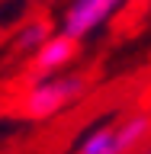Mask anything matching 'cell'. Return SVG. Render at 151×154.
Instances as JSON below:
<instances>
[{"label": "cell", "mask_w": 151, "mask_h": 154, "mask_svg": "<svg viewBox=\"0 0 151 154\" xmlns=\"http://www.w3.org/2000/svg\"><path fill=\"white\" fill-rule=\"evenodd\" d=\"M135 154H151V144H145L142 151H135Z\"/></svg>", "instance_id": "obj_6"}, {"label": "cell", "mask_w": 151, "mask_h": 154, "mask_svg": "<svg viewBox=\"0 0 151 154\" xmlns=\"http://www.w3.org/2000/svg\"><path fill=\"white\" fill-rule=\"evenodd\" d=\"M151 135V116L132 112L122 122H106L87 132L77 144V154H135Z\"/></svg>", "instance_id": "obj_2"}, {"label": "cell", "mask_w": 151, "mask_h": 154, "mask_svg": "<svg viewBox=\"0 0 151 154\" xmlns=\"http://www.w3.org/2000/svg\"><path fill=\"white\" fill-rule=\"evenodd\" d=\"M87 84L90 80L84 74H64V71L39 77L23 93V103H19L23 116H29V119H52V116L64 112L68 106H74L87 93Z\"/></svg>", "instance_id": "obj_1"}, {"label": "cell", "mask_w": 151, "mask_h": 154, "mask_svg": "<svg viewBox=\"0 0 151 154\" xmlns=\"http://www.w3.org/2000/svg\"><path fill=\"white\" fill-rule=\"evenodd\" d=\"M148 3H151V0H148Z\"/></svg>", "instance_id": "obj_7"}, {"label": "cell", "mask_w": 151, "mask_h": 154, "mask_svg": "<svg viewBox=\"0 0 151 154\" xmlns=\"http://www.w3.org/2000/svg\"><path fill=\"white\" fill-rule=\"evenodd\" d=\"M74 55H77V42L68 38L64 32H55V35L32 55V71H36V77L58 74V71H64V67L74 61Z\"/></svg>", "instance_id": "obj_4"}, {"label": "cell", "mask_w": 151, "mask_h": 154, "mask_svg": "<svg viewBox=\"0 0 151 154\" xmlns=\"http://www.w3.org/2000/svg\"><path fill=\"white\" fill-rule=\"evenodd\" d=\"M52 35H55V32H52V23H48V19H29L26 26L16 32V48L23 55H36Z\"/></svg>", "instance_id": "obj_5"}, {"label": "cell", "mask_w": 151, "mask_h": 154, "mask_svg": "<svg viewBox=\"0 0 151 154\" xmlns=\"http://www.w3.org/2000/svg\"><path fill=\"white\" fill-rule=\"evenodd\" d=\"M122 3L125 0H71L68 10H64V16H61V29L58 32H64L68 38L80 42L90 32H96Z\"/></svg>", "instance_id": "obj_3"}]
</instances>
